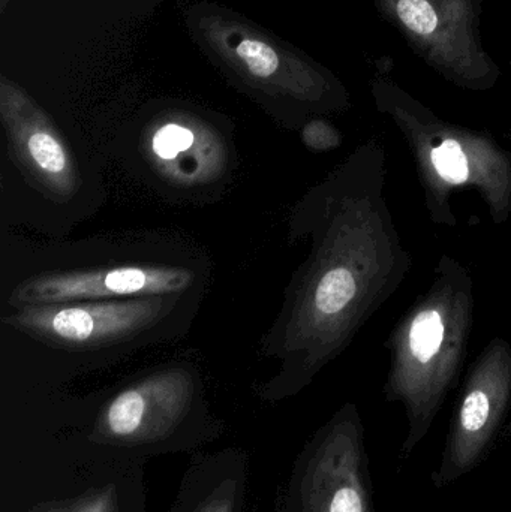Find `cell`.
Listing matches in <instances>:
<instances>
[{"label": "cell", "mask_w": 511, "mask_h": 512, "mask_svg": "<svg viewBox=\"0 0 511 512\" xmlns=\"http://www.w3.org/2000/svg\"><path fill=\"white\" fill-rule=\"evenodd\" d=\"M278 512H377L357 405L341 406L297 454Z\"/></svg>", "instance_id": "5b68a950"}, {"label": "cell", "mask_w": 511, "mask_h": 512, "mask_svg": "<svg viewBox=\"0 0 511 512\" xmlns=\"http://www.w3.org/2000/svg\"><path fill=\"white\" fill-rule=\"evenodd\" d=\"M188 367H167L135 379L66 418L54 444L60 475L147 466L156 457L197 454L224 435Z\"/></svg>", "instance_id": "7a4b0ae2"}, {"label": "cell", "mask_w": 511, "mask_h": 512, "mask_svg": "<svg viewBox=\"0 0 511 512\" xmlns=\"http://www.w3.org/2000/svg\"><path fill=\"white\" fill-rule=\"evenodd\" d=\"M194 280L191 270L173 265H119L54 271L21 282L12 291L9 304L17 309L38 304L180 295L191 288Z\"/></svg>", "instance_id": "9c48e42d"}, {"label": "cell", "mask_w": 511, "mask_h": 512, "mask_svg": "<svg viewBox=\"0 0 511 512\" xmlns=\"http://www.w3.org/2000/svg\"><path fill=\"white\" fill-rule=\"evenodd\" d=\"M0 114L12 158L39 191L66 201L81 186L80 171L68 144L44 110L3 75Z\"/></svg>", "instance_id": "30bf717a"}, {"label": "cell", "mask_w": 511, "mask_h": 512, "mask_svg": "<svg viewBox=\"0 0 511 512\" xmlns=\"http://www.w3.org/2000/svg\"><path fill=\"white\" fill-rule=\"evenodd\" d=\"M149 156L165 179L189 186L215 179L225 164L218 135L189 117H171L155 126L149 138Z\"/></svg>", "instance_id": "7c38bea8"}, {"label": "cell", "mask_w": 511, "mask_h": 512, "mask_svg": "<svg viewBox=\"0 0 511 512\" xmlns=\"http://www.w3.org/2000/svg\"><path fill=\"white\" fill-rule=\"evenodd\" d=\"M251 457L242 448L192 456L167 512H252Z\"/></svg>", "instance_id": "8fae6325"}, {"label": "cell", "mask_w": 511, "mask_h": 512, "mask_svg": "<svg viewBox=\"0 0 511 512\" xmlns=\"http://www.w3.org/2000/svg\"><path fill=\"white\" fill-rule=\"evenodd\" d=\"M511 408V345L495 337L465 378L431 481L435 489L455 484L491 453Z\"/></svg>", "instance_id": "52a82bcc"}, {"label": "cell", "mask_w": 511, "mask_h": 512, "mask_svg": "<svg viewBox=\"0 0 511 512\" xmlns=\"http://www.w3.org/2000/svg\"><path fill=\"white\" fill-rule=\"evenodd\" d=\"M302 141L311 152L324 153L338 149L342 143L341 134L324 120H312L302 129Z\"/></svg>", "instance_id": "9a60e30c"}, {"label": "cell", "mask_w": 511, "mask_h": 512, "mask_svg": "<svg viewBox=\"0 0 511 512\" xmlns=\"http://www.w3.org/2000/svg\"><path fill=\"white\" fill-rule=\"evenodd\" d=\"M432 224L453 228L456 192L474 191L495 225L511 218V149L494 138L414 114H399Z\"/></svg>", "instance_id": "277c9868"}, {"label": "cell", "mask_w": 511, "mask_h": 512, "mask_svg": "<svg viewBox=\"0 0 511 512\" xmlns=\"http://www.w3.org/2000/svg\"><path fill=\"white\" fill-rule=\"evenodd\" d=\"M504 436H506V438H511V417H510V421L509 423H507V426L504 427Z\"/></svg>", "instance_id": "2e32d148"}, {"label": "cell", "mask_w": 511, "mask_h": 512, "mask_svg": "<svg viewBox=\"0 0 511 512\" xmlns=\"http://www.w3.org/2000/svg\"><path fill=\"white\" fill-rule=\"evenodd\" d=\"M195 33L243 83L267 95L315 99L311 69L252 24L221 11L197 12Z\"/></svg>", "instance_id": "ba28073f"}, {"label": "cell", "mask_w": 511, "mask_h": 512, "mask_svg": "<svg viewBox=\"0 0 511 512\" xmlns=\"http://www.w3.org/2000/svg\"><path fill=\"white\" fill-rule=\"evenodd\" d=\"M398 15L402 23L419 35H431L437 29L438 17L428 0H399Z\"/></svg>", "instance_id": "5bb4252c"}, {"label": "cell", "mask_w": 511, "mask_h": 512, "mask_svg": "<svg viewBox=\"0 0 511 512\" xmlns=\"http://www.w3.org/2000/svg\"><path fill=\"white\" fill-rule=\"evenodd\" d=\"M179 295L23 306L3 316L14 330L54 348L98 351L138 339L161 324Z\"/></svg>", "instance_id": "8992f818"}, {"label": "cell", "mask_w": 511, "mask_h": 512, "mask_svg": "<svg viewBox=\"0 0 511 512\" xmlns=\"http://www.w3.org/2000/svg\"><path fill=\"white\" fill-rule=\"evenodd\" d=\"M476 294L467 265L443 255L431 285L390 331L387 402L401 403L408 432L399 459L407 460L425 439L450 391L458 385L474 328Z\"/></svg>", "instance_id": "3957f363"}, {"label": "cell", "mask_w": 511, "mask_h": 512, "mask_svg": "<svg viewBox=\"0 0 511 512\" xmlns=\"http://www.w3.org/2000/svg\"><path fill=\"white\" fill-rule=\"evenodd\" d=\"M387 155L378 141L354 150L305 195L294 231L311 237L263 352L281 369L257 388L278 403L305 390L396 294L413 267L386 197Z\"/></svg>", "instance_id": "6da1fadb"}, {"label": "cell", "mask_w": 511, "mask_h": 512, "mask_svg": "<svg viewBox=\"0 0 511 512\" xmlns=\"http://www.w3.org/2000/svg\"><path fill=\"white\" fill-rule=\"evenodd\" d=\"M146 466L104 469L84 475L65 492L21 512H146Z\"/></svg>", "instance_id": "4fadbf2b"}, {"label": "cell", "mask_w": 511, "mask_h": 512, "mask_svg": "<svg viewBox=\"0 0 511 512\" xmlns=\"http://www.w3.org/2000/svg\"><path fill=\"white\" fill-rule=\"evenodd\" d=\"M6 3H8V0H0V11H5Z\"/></svg>", "instance_id": "e0dca14e"}]
</instances>
